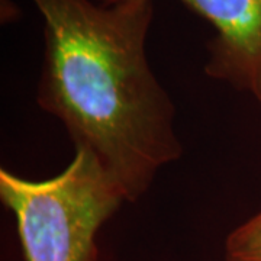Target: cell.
I'll list each match as a JSON object with an SVG mask.
<instances>
[{
    "label": "cell",
    "mask_w": 261,
    "mask_h": 261,
    "mask_svg": "<svg viewBox=\"0 0 261 261\" xmlns=\"http://www.w3.org/2000/svg\"><path fill=\"white\" fill-rule=\"evenodd\" d=\"M45 20L38 103L90 151L126 202L181 155L174 106L152 74L145 42L152 0H32Z\"/></svg>",
    "instance_id": "cell-1"
},
{
    "label": "cell",
    "mask_w": 261,
    "mask_h": 261,
    "mask_svg": "<svg viewBox=\"0 0 261 261\" xmlns=\"http://www.w3.org/2000/svg\"><path fill=\"white\" fill-rule=\"evenodd\" d=\"M0 199L16 218L27 261H96L99 229L126 202L86 149H75L64 171L42 181L2 168Z\"/></svg>",
    "instance_id": "cell-2"
},
{
    "label": "cell",
    "mask_w": 261,
    "mask_h": 261,
    "mask_svg": "<svg viewBox=\"0 0 261 261\" xmlns=\"http://www.w3.org/2000/svg\"><path fill=\"white\" fill-rule=\"evenodd\" d=\"M126 2V0H103ZM147 2V0H132ZM212 23L205 73L248 92L261 108V0H181Z\"/></svg>",
    "instance_id": "cell-3"
},
{
    "label": "cell",
    "mask_w": 261,
    "mask_h": 261,
    "mask_svg": "<svg viewBox=\"0 0 261 261\" xmlns=\"http://www.w3.org/2000/svg\"><path fill=\"white\" fill-rule=\"evenodd\" d=\"M225 258L226 261H261V212L228 235Z\"/></svg>",
    "instance_id": "cell-4"
}]
</instances>
